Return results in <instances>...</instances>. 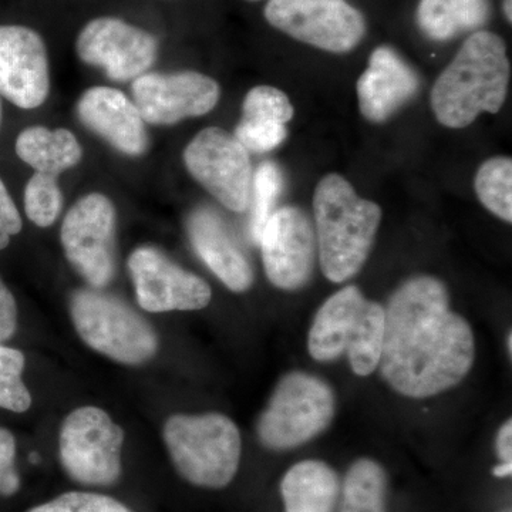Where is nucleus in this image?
<instances>
[{
    "instance_id": "nucleus-1",
    "label": "nucleus",
    "mask_w": 512,
    "mask_h": 512,
    "mask_svg": "<svg viewBox=\"0 0 512 512\" xmlns=\"http://www.w3.org/2000/svg\"><path fill=\"white\" fill-rule=\"evenodd\" d=\"M473 330L450 309L446 285L433 276L404 282L384 308L379 367L396 392L436 396L460 383L474 362Z\"/></svg>"
},
{
    "instance_id": "nucleus-2",
    "label": "nucleus",
    "mask_w": 512,
    "mask_h": 512,
    "mask_svg": "<svg viewBox=\"0 0 512 512\" xmlns=\"http://www.w3.org/2000/svg\"><path fill=\"white\" fill-rule=\"evenodd\" d=\"M510 60L500 36L477 30L458 50L431 90V107L443 126L464 128L484 111L498 113L507 97Z\"/></svg>"
},
{
    "instance_id": "nucleus-3",
    "label": "nucleus",
    "mask_w": 512,
    "mask_h": 512,
    "mask_svg": "<svg viewBox=\"0 0 512 512\" xmlns=\"http://www.w3.org/2000/svg\"><path fill=\"white\" fill-rule=\"evenodd\" d=\"M313 214L323 274L336 284L348 281L365 265L382 210L360 198L342 175L329 174L316 187Z\"/></svg>"
},
{
    "instance_id": "nucleus-4",
    "label": "nucleus",
    "mask_w": 512,
    "mask_h": 512,
    "mask_svg": "<svg viewBox=\"0 0 512 512\" xmlns=\"http://www.w3.org/2000/svg\"><path fill=\"white\" fill-rule=\"evenodd\" d=\"M383 333V306L367 301L356 286H346L316 313L309 352L319 362L348 353L353 372L369 376L379 367Z\"/></svg>"
},
{
    "instance_id": "nucleus-5",
    "label": "nucleus",
    "mask_w": 512,
    "mask_h": 512,
    "mask_svg": "<svg viewBox=\"0 0 512 512\" xmlns=\"http://www.w3.org/2000/svg\"><path fill=\"white\" fill-rule=\"evenodd\" d=\"M164 440L178 473L198 487L222 488L234 480L241 461V434L218 413L177 414L164 426Z\"/></svg>"
},
{
    "instance_id": "nucleus-6",
    "label": "nucleus",
    "mask_w": 512,
    "mask_h": 512,
    "mask_svg": "<svg viewBox=\"0 0 512 512\" xmlns=\"http://www.w3.org/2000/svg\"><path fill=\"white\" fill-rule=\"evenodd\" d=\"M70 312L80 338L101 355L124 365H141L156 355V332L127 303L97 291L73 293Z\"/></svg>"
},
{
    "instance_id": "nucleus-7",
    "label": "nucleus",
    "mask_w": 512,
    "mask_h": 512,
    "mask_svg": "<svg viewBox=\"0 0 512 512\" xmlns=\"http://www.w3.org/2000/svg\"><path fill=\"white\" fill-rule=\"evenodd\" d=\"M335 416L332 389L315 376L291 373L281 380L258 421L262 444L286 450L308 443Z\"/></svg>"
},
{
    "instance_id": "nucleus-8",
    "label": "nucleus",
    "mask_w": 512,
    "mask_h": 512,
    "mask_svg": "<svg viewBox=\"0 0 512 512\" xmlns=\"http://www.w3.org/2000/svg\"><path fill=\"white\" fill-rule=\"evenodd\" d=\"M124 431L99 407H80L64 419L60 461L66 473L84 485H110L119 480Z\"/></svg>"
},
{
    "instance_id": "nucleus-9",
    "label": "nucleus",
    "mask_w": 512,
    "mask_h": 512,
    "mask_svg": "<svg viewBox=\"0 0 512 512\" xmlns=\"http://www.w3.org/2000/svg\"><path fill=\"white\" fill-rule=\"evenodd\" d=\"M264 13L275 29L330 53H348L366 35L365 16L346 0H269Z\"/></svg>"
},
{
    "instance_id": "nucleus-10",
    "label": "nucleus",
    "mask_w": 512,
    "mask_h": 512,
    "mask_svg": "<svg viewBox=\"0 0 512 512\" xmlns=\"http://www.w3.org/2000/svg\"><path fill=\"white\" fill-rule=\"evenodd\" d=\"M192 177L225 208L247 211L251 205V158L241 143L220 127L200 131L184 151Z\"/></svg>"
},
{
    "instance_id": "nucleus-11",
    "label": "nucleus",
    "mask_w": 512,
    "mask_h": 512,
    "mask_svg": "<svg viewBox=\"0 0 512 512\" xmlns=\"http://www.w3.org/2000/svg\"><path fill=\"white\" fill-rule=\"evenodd\" d=\"M114 232L116 210L99 192L77 201L64 218L60 232L64 254L94 289L109 285L116 272Z\"/></svg>"
},
{
    "instance_id": "nucleus-12",
    "label": "nucleus",
    "mask_w": 512,
    "mask_h": 512,
    "mask_svg": "<svg viewBox=\"0 0 512 512\" xmlns=\"http://www.w3.org/2000/svg\"><path fill=\"white\" fill-rule=\"evenodd\" d=\"M77 55L100 67L114 82L136 80L147 72L158 55L156 37L117 18L93 19L80 32Z\"/></svg>"
},
{
    "instance_id": "nucleus-13",
    "label": "nucleus",
    "mask_w": 512,
    "mask_h": 512,
    "mask_svg": "<svg viewBox=\"0 0 512 512\" xmlns=\"http://www.w3.org/2000/svg\"><path fill=\"white\" fill-rule=\"evenodd\" d=\"M134 104L146 123L171 126L215 109L221 89L197 72L144 73L134 80Z\"/></svg>"
},
{
    "instance_id": "nucleus-14",
    "label": "nucleus",
    "mask_w": 512,
    "mask_h": 512,
    "mask_svg": "<svg viewBox=\"0 0 512 512\" xmlns=\"http://www.w3.org/2000/svg\"><path fill=\"white\" fill-rule=\"evenodd\" d=\"M128 269L144 311H198L211 302L207 282L175 265L157 248L136 249L128 259Z\"/></svg>"
},
{
    "instance_id": "nucleus-15",
    "label": "nucleus",
    "mask_w": 512,
    "mask_h": 512,
    "mask_svg": "<svg viewBox=\"0 0 512 512\" xmlns=\"http://www.w3.org/2000/svg\"><path fill=\"white\" fill-rule=\"evenodd\" d=\"M258 244L266 276L276 288L295 291L309 281L318 245L305 212L296 207L274 211Z\"/></svg>"
},
{
    "instance_id": "nucleus-16",
    "label": "nucleus",
    "mask_w": 512,
    "mask_h": 512,
    "mask_svg": "<svg viewBox=\"0 0 512 512\" xmlns=\"http://www.w3.org/2000/svg\"><path fill=\"white\" fill-rule=\"evenodd\" d=\"M49 89L42 36L26 26H0V94L20 109L32 110L45 103Z\"/></svg>"
},
{
    "instance_id": "nucleus-17",
    "label": "nucleus",
    "mask_w": 512,
    "mask_h": 512,
    "mask_svg": "<svg viewBox=\"0 0 512 512\" xmlns=\"http://www.w3.org/2000/svg\"><path fill=\"white\" fill-rule=\"evenodd\" d=\"M77 114L84 126L126 156L146 153V121L126 94L111 87H92L80 97Z\"/></svg>"
},
{
    "instance_id": "nucleus-18",
    "label": "nucleus",
    "mask_w": 512,
    "mask_h": 512,
    "mask_svg": "<svg viewBox=\"0 0 512 512\" xmlns=\"http://www.w3.org/2000/svg\"><path fill=\"white\" fill-rule=\"evenodd\" d=\"M420 79L392 47L380 46L357 80V99L365 119L384 123L419 92Z\"/></svg>"
},
{
    "instance_id": "nucleus-19",
    "label": "nucleus",
    "mask_w": 512,
    "mask_h": 512,
    "mask_svg": "<svg viewBox=\"0 0 512 512\" xmlns=\"http://www.w3.org/2000/svg\"><path fill=\"white\" fill-rule=\"evenodd\" d=\"M187 229L195 252L222 284L234 292L251 288L254 284L251 264L217 212L198 208L188 217Z\"/></svg>"
},
{
    "instance_id": "nucleus-20",
    "label": "nucleus",
    "mask_w": 512,
    "mask_h": 512,
    "mask_svg": "<svg viewBox=\"0 0 512 512\" xmlns=\"http://www.w3.org/2000/svg\"><path fill=\"white\" fill-rule=\"evenodd\" d=\"M286 512H332L339 495L335 471L322 461H302L281 484Z\"/></svg>"
},
{
    "instance_id": "nucleus-21",
    "label": "nucleus",
    "mask_w": 512,
    "mask_h": 512,
    "mask_svg": "<svg viewBox=\"0 0 512 512\" xmlns=\"http://www.w3.org/2000/svg\"><path fill=\"white\" fill-rule=\"evenodd\" d=\"M16 154L36 173L57 177L82 160L83 151L73 133L64 128H26L16 140Z\"/></svg>"
},
{
    "instance_id": "nucleus-22",
    "label": "nucleus",
    "mask_w": 512,
    "mask_h": 512,
    "mask_svg": "<svg viewBox=\"0 0 512 512\" xmlns=\"http://www.w3.org/2000/svg\"><path fill=\"white\" fill-rule=\"evenodd\" d=\"M417 23L430 39H453L464 32H473L490 18L488 0H420Z\"/></svg>"
},
{
    "instance_id": "nucleus-23",
    "label": "nucleus",
    "mask_w": 512,
    "mask_h": 512,
    "mask_svg": "<svg viewBox=\"0 0 512 512\" xmlns=\"http://www.w3.org/2000/svg\"><path fill=\"white\" fill-rule=\"evenodd\" d=\"M386 474L375 461H356L350 467L343 487L340 512H386Z\"/></svg>"
},
{
    "instance_id": "nucleus-24",
    "label": "nucleus",
    "mask_w": 512,
    "mask_h": 512,
    "mask_svg": "<svg viewBox=\"0 0 512 512\" xmlns=\"http://www.w3.org/2000/svg\"><path fill=\"white\" fill-rule=\"evenodd\" d=\"M476 192L481 204L501 220L512 221V161L494 157L481 165L476 175Z\"/></svg>"
},
{
    "instance_id": "nucleus-25",
    "label": "nucleus",
    "mask_w": 512,
    "mask_h": 512,
    "mask_svg": "<svg viewBox=\"0 0 512 512\" xmlns=\"http://www.w3.org/2000/svg\"><path fill=\"white\" fill-rule=\"evenodd\" d=\"M284 178L278 165L266 161L259 165L252 178V214L249 221V232L255 242H259L266 222L274 214L275 202L281 195Z\"/></svg>"
},
{
    "instance_id": "nucleus-26",
    "label": "nucleus",
    "mask_w": 512,
    "mask_h": 512,
    "mask_svg": "<svg viewBox=\"0 0 512 512\" xmlns=\"http://www.w3.org/2000/svg\"><path fill=\"white\" fill-rule=\"evenodd\" d=\"M63 197L56 177L35 173L25 188V211L33 224L47 228L55 224L62 211Z\"/></svg>"
},
{
    "instance_id": "nucleus-27",
    "label": "nucleus",
    "mask_w": 512,
    "mask_h": 512,
    "mask_svg": "<svg viewBox=\"0 0 512 512\" xmlns=\"http://www.w3.org/2000/svg\"><path fill=\"white\" fill-rule=\"evenodd\" d=\"M25 356L19 350L0 345V409L23 413L32 404L28 387L22 380Z\"/></svg>"
},
{
    "instance_id": "nucleus-28",
    "label": "nucleus",
    "mask_w": 512,
    "mask_h": 512,
    "mask_svg": "<svg viewBox=\"0 0 512 512\" xmlns=\"http://www.w3.org/2000/svg\"><path fill=\"white\" fill-rule=\"evenodd\" d=\"M293 117L291 100L281 90L271 86H258L249 90L242 104V120L262 123H289Z\"/></svg>"
},
{
    "instance_id": "nucleus-29",
    "label": "nucleus",
    "mask_w": 512,
    "mask_h": 512,
    "mask_svg": "<svg viewBox=\"0 0 512 512\" xmlns=\"http://www.w3.org/2000/svg\"><path fill=\"white\" fill-rule=\"evenodd\" d=\"M28 512H131L126 505L107 495L94 493H66L49 501L37 505Z\"/></svg>"
},
{
    "instance_id": "nucleus-30",
    "label": "nucleus",
    "mask_w": 512,
    "mask_h": 512,
    "mask_svg": "<svg viewBox=\"0 0 512 512\" xmlns=\"http://www.w3.org/2000/svg\"><path fill=\"white\" fill-rule=\"evenodd\" d=\"M288 130L285 124L262 123V121L241 120L235 128L234 137L247 151L268 153L284 143Z\"/></svg>"
},
{
    "instance_id": "nucleus-31",
    "label": "nucleus",
    "mask_w": 512,
    "mask_h": 512,
    "mask_svg": "<svg viewBox=\"0 0 512 512\" xmlns=\"http://www.w3.org/2000/svg\"><path fill=\"white\" fill-rule=\"evenodd\" d=\"M16 441L9 430L0 429V494L12 495L19 490L20 480L15 470Z\"/></svg>"
},
{
    "instance_id": "nucleus-32",
    "label": "nucleus",
    "mask_w": 512,
    "mask_h": 512,
    "mask_svg": "<svg viewBox=\"0 0 512 512\" xmlns=\"http://www.w3.org/2000/svg\"><path fill=\"white\" fill-rule=\"evenodd\" d=\"M22 231V218L8 188L0 178V251L8 247L10 238Z\"/></svg>"
},
{
    "instance_id": "nucleus-33",
    "label": "nucleus",
    "mask_w": 512,
    "mask_h": 512,
    "mask_svg": "<svg viewBox=\"0 0 512 512\" xmlns=\"http://www.w3.org/2000/svg\"><path fill=\"white\" fill-rule=\"evenodd\" d=\"M18 323V308L8 286L0 279V343L12 338Z\"/></svg>"
},
{
    "instance_id": "nucleus-34",
    "label": "nucleus",
    "mask_w": 512,
    "mask_h": 512,
    "mask_svg": "<svg viewBox=\"0 0 512 512\" xmlns=\"http://www.w3.org/2000/svg\"><path fill=\"white\" fill-rule=\"evenodd\" d=\"M497 450L505 463H511L512 460V423L508 421L500 430L497 437Z\"/></svg>"
},
{
    "instance_id": "nucleus-35",
    "label": "nucleus",
    "mask_w": 512,
    "mask_h": 512,
    "mask_svg": "<svg viewBox=\"0 0 512 512\" xmlns=\"http://www.w3.org/2000/svg\"><path fill=\"white\" fill-rule=\"evenodd\" d=\"M512 473V463H505L503 461V464H500V466L494 467L493 474L495 477H508L511 476Z\"/></svg>"
},
{
    "instance_id": "nucleus-36",
    "label": "nucleus",
    "mask_w": 512,
    "mask_h": 512,
    "mask_svg": "<svg viewBox=\"0 0 512 512\" xmlns=\"http://www.w3.org/2000/svg\"><path fill=\"white\" fill-rule=\"evenodd\" d=\"M503 8H504L505 18H507L508 22L511 23V20H512L511 0H504Z\"/></svg>"
},
{
    "instance_id": "nucleus-37",
    "label": "nucleus",
    "mask_w": 512,
    "mask_h": 512,
    "mask_svg": "<svg viewBox=\"0 0 512 512\" xmlns=\"http://www.w3.org/2000/svg\"><path fill=\"white\" fill-rule=\"evenodd\" d=\"M0 123H2V104H0Z\"/></svg>"
},
{
    "instance_id": "nucleus-38",
    "label": "nucleus",
    "mask_w": 512,
    "mask_h": 512,
    "mask_svg": "<svg viewBox=\"0 0 512 512\" xmlns=\"http://www.w3.org/2000/svg\"><path fill=\"white\" fill-rule=\"evenodd\" d=\"M249 2H258V0H249Z\"/></svg>"
}]
</instances>
